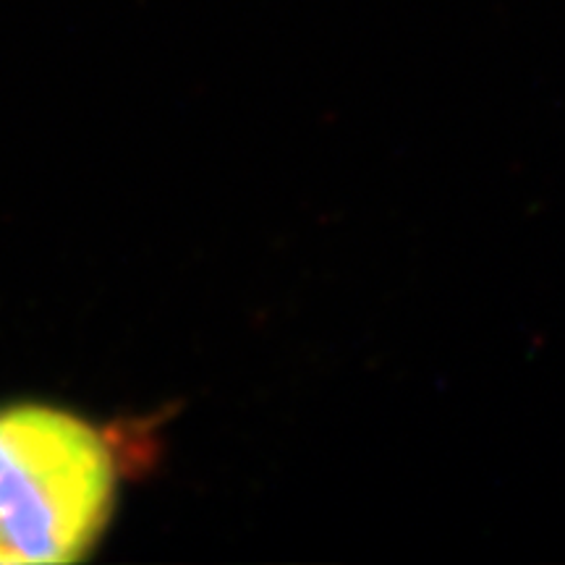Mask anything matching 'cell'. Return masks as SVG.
I'll use <instances>...</instances> for the list:
<instances>
[{
  "label": "cell",
  "instance_id": "1",
  "mask_svg": "<svg viewBox=\"0 0 565 565\" xmlns=\"http://www.w3.org/2000/svg\"><path fill=\"white\" fill-rule=\"evenodd\" d=\"M116 498L100 429L63 408H0V563H74L97 545Z\"/></svg>",
  "mask_w": 565,
  "mask_h": 565
}]
</instances>
